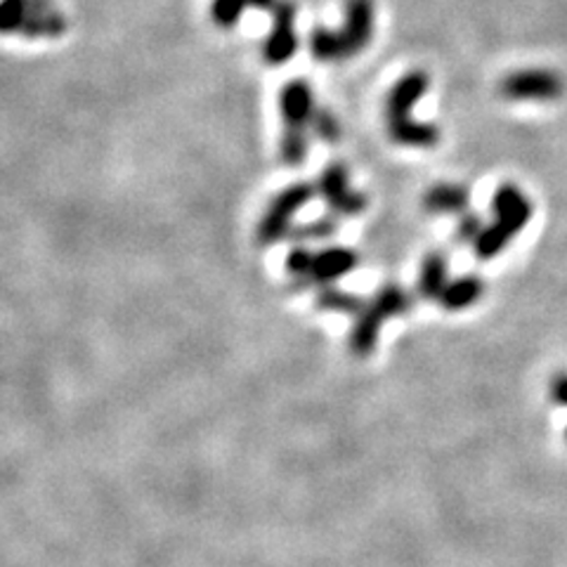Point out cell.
Instances as JSON below:
<instances>
[{
    "mask_svg": "<svg viewBox=\"0 0 567 567\" xmlns=\"http://www.w3.org/2000/svg\"><path fill=\"white\" fill-rule=\"evenodd\" d=\"M430 79L426 71H410L392 85L386 99L388 135L402 147H433L440 142V130L430 123L412 119V109L428 93Z\"/></svg>",
    "mask_w": 567,
    "mask_h": 567,
    "instance_id": "cell-1",
    "label": "cell"
},
{
    "mask_svg": "<svg viewBox=\"0 0 567 567\" xmlns=\"http://www.w3.org/2000/svg\"><path fill=\"white\" fill-rule=\"evenodd\" d=\"M374 0H345V22L339 32L315 28L310 52L317 62H345L365 50L374 38Z\"/></svg>",
    "mask_w": 567,
    "mask_h": 567,
    "instance_id": "cell-2",
    "label": "cell"
},
{
    "mask_svg": "<svg viewBox=\"0 0 567 567\" xmlns=\"http://www.w3.org/2000/svg\"><path fill=\"white\" fill-rule=\"evenodd\" d=\"M410 305L412 298L402 286L386 284L369 303H365V308L357 315V322L351 331V351L357 357L371 355L386 319L404 315L410 310Z\"/></svg>",
    "mask_w": 567,
    "mask_h": 567,
    "instance_id": "cell-3",
    "label": "cell"
},
{
    "mask_svg": "<svg viewBox=\"0 0 567 567\" xmlns=\"http://www.w3.org/2000/svg\"><path fill=\"white\" fill-rule=\"evenodd\" d=\"M315 192L317 189L308 182H296L282 189V192L272 199L268 213L258 225V241L263 246H272L288 237L291 221H294V215L315 197Z\"/></svg>",
    "mask_w": 567,
    "mask_h": 567,
    "instance_id": "cell-4",
    "label": "cell"
},
{
    "mask_svg": "<svg viewBox=\"0 0 567 567\" xmlns=\"http://www.w3.org/2000/svg\"><path fill=\"white\" fill-rule=\"evenodd\" d=\"M563 91L565 83L560 74L551 69H520L499 83V93L513 102H554Z\"/></svg>",
    "mask_w": 567,
    "mask_h": 567,
    "instance_id": "cell-5",
    "label": "cell"
},
{
    "mask_svg": "<svg viewBox=\"0 0 567 567\" xmlns=\"http://www.w3.org/2000/svg\"><path fill=\"white\" fill-rule=\"evenodd\" d=\"M317 192L322 194L327 206L341 215H359L367 209V197L351 189V178L343 164H331L322 170L317 182Z\"/></svg>",
    "mask_w": 567,
    "mask_h": 567,
    "instance_id": "cell-6",
    "label": "cell"
},
{
    "mask_svg": "<svg viewBox=\"0 0 567 567\" xmlns=\"http://www.w3.org/2000/svg\"><path fill=\"white\" fill-rule=\"evenodd\" d=\"M274 24L272 32L263 43V60L268 64H284L294 57L298 40H296V5L288 0H280L274 8Z\"/></svg>",
    "mask_w": 567,
    "mask_h": 567,
    "instance_id": "cell-7",
    "label": "cell"
},
{
    "mask_svg": "<svg viewBox=\"0 0 567 567\" xmlns=\"http://www.w3.org/2000/svg\"><path fill=\"white\" fill-rule=\"evenodd\" d=\"M492 213L494 223L501 225L511 237H516L530 223L532 203L516 185H501L492 197Z\"/></svg>",
    "mask_w": 567,
    "mask_h": 567,
    "instance_id": "cell-8",
    "label": "cell"
},
{
    "mask_svg": "<svg viewBox=\"0 0 567 567\" xmlns=\"http://www.w3.org/2000/svg\"><path fill=\"white\" fill-rule=\"evenodd\" d=\"M312 88L305 81H291L280 93V111L286 128H310V119L315 114Z\"/></svg>",
    "mask_w": 567,
    "mask_h": 567,
    "instance_id": "cell-9",
    "label": "cell"
},
{
    "mask_svg": "<svg viewBox=\"0 0 567 567\" xmlns=\"http://www.w3.org/2000/svg\"><path fill=\"white\" fill-rule=\"evenodd\" d=\"M357 268V253L345 249V246H331V249H324L315 253L312 260V272H310V284H319V286H329L331 282H336L345 274H351Z\"/></svg>",
    "mask_w": 567,
    "mask_h": 567,
    "instance_id": "cell-10",
    "label": "cell"
},
{
    "mask_svg": "<svg viewBox=\"0 0 567 567\" xmlns=\"http://www.w3.org/2000/svg\"><path fill=\"white\" fill-rule=\"evenodd\" d=\"M469 203H471L469 189L463 185H452V182L433 185L424 194V206L428 213L454 215V213L466 211Z\"/></svg>",
    "mask_w": 567,
    "mask_h": 567,
    "instance_id": "cell-11",
    "label": "cell"
},
{
    "mask_svg": "<svg viewBox=\"0 0 567 567\" xmlns=\"http://www.w3.org/2000/svg\"><path fill=\"white\" fill-rule=\"evenodd\" d=\"M280 5V0H213L211 17L221 28L237 26L244 12L260 10V12H274Z\"/></svg>",
    "mask_w": 567,
    "mask_h": 567,
    "instance_id": "cell-12",
    "label": "cell"
},
{
    "mask_svg": "<svg viewBox=\"0 0 567 567\" xmlns=\"http://www.w3.org/2000/svg\"><path fill=\"white\" fill-rule=\"evenodd\" d=\"M483 291H485L483 280L475 277V274H469V277H459L454 282H449L442 291L440 303L445 310L459 312V310L471 308L473 303H477L480 296H483Z\"/></svg>",
    "mask_w": 567,
    "mask_h": 567,
    "instance_id": "cell-13",
    "label": "cell"
},
{
    "mask_svg": "<svg viewBox=\"0 0 567 567\" xmlns=\"http://www.w3.org/2000/svg\"><path fill=\"white\" fill-rule=\"evenodd\" d=\"M447 265H449L447 258L440 251L426 256L424 265H421V274H418V294H421V298H426V300L438 298L440 300L445 286L449 284L447 282Z\"/></svg>",
    "mask_w": 567,
    "mask_h": 567,
    "instance_id": "cell-14",
    "label": "cell"
},
{
    "mask_svg": "<svg viewBox=\"0 0 567 567\" xmlns=\"http://www.w3.org/2000/svg\"><path fill=\"white\" fill-rule=\"evenodd\" d=\"M317 308L319 310H331V312H343V315H359L362 308H365V300L345 294V291L336 288V286H322L317 294Z\"/></svg>",
    "mask_w": 567,
    "mask_h": 567,
    "instance_id": "cell-15",
    "label": "cell"
},
{
    "mask_svg": "<svg viewBox=\"0 0 567 567\" xmlns=\"http://www.w3.org/2000/svg\"><path fill=\"white\" fill-rule=\"evenodd\" d=\"M511 239L513 237L508 235V232L501 225L492 223V225H485L483 232H480V237L473 241V251L480 260H492L506 249L508 241H511Z\"/></svg>",
    "mask_w": 567,
    "mask_h": 567,
    "instance_id": "cell-16",
    "label": "cell"
},
{
    "mask_svg": "<svg viewBox=\"0 0 567 567\" xmlns=\"http://www.w3.org/2000/svg\"><path fill=\"white\" fill-rule=\"evenodd\" d=\"M282 162L286 166H300L308 158V130L305 128H286L280 144Z\"/></svg>",
    "mask_w": 567,
    "mask_h": 567,
    "instance_id": "cell-17",
    "label": "cell"
},
{
    "mask_svg": "<svg viewBox=\"0 0 567 567\" xmlns=\"http://www.w3.org/2000/svg\"><path fill=\"white\" fill-rule=\"evenodd\" d=\"M333 232H336V221H333V217H319V221L291 227L288 239L291 241H322V239H329Z\"/></svg>",
    "mask_w": 567,
    "mask_h": 567,
    "instance_id": "cell-18",
    "label": "cell"
},
{
    "mask_svg": "<svg viewBox=\"0 0 567 567\" xmlns=\"http://www.w3.org/2000/svg\"><path fill=\"white\" fill-rule=\"evenodd\" d=\"M312 260L315 253L308 249H294L286 258V272L291 274V280L300 286H308L310 272H312Z\"/></svg>",
    "mask_w": 567,
    "mask_h": 567,
    "instance_id": "cell-19",
    "label": "cell"
},
{
    "mask_svg": "<svg viewBox=\"0 0 567 567\" xmlns=\"http://www.w3.org/2000/svg\"><path fill=\"white\" fill-rule=\"evenodd\" d=\"M310 128L315 130V135L322 138L324 142H336L341 138V123L329 109H315Z\"/></svg>",
    "mask_w": 567,
    "mask_h": 567,
    "instance_id": "cell-20",
    "label": "cell"
},
{
    "mask_svg": "<svg viewBox=\"0 0 567 567\" xmlns=\"http://www.w3.org/2000/svg\"><path fill=\"white\" fill-rule=\"evenodd\" d=\"M483 221H480V215H475V213H466L459 221V227H457V239L459 241H469V244H473L477 237H480V232H483Z\"/></svg>",
    "mask_w": 567,
    "mask_h": 567,
    "instance_id": "cell-21",
    "label": "cell"
},
{
    "mask_svg": "<svg viewBox=\"0 0 567 567\" xmlns=\"http://www.w3.org/2000/svg\"><path fill=\"white\" fill-rule=\"evenodd\" d=\"M551 398L556 404L567 406V374H556L551 381Z\"/></svg>",
    "mask_w": 567,
    "mask_h": 567,
    "instance_id": "cell-22",
    "label": "cell"
}]
</instances>
